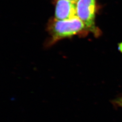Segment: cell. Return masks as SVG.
I'll return each instance as SVG.
<instances>
[{"label":"cell","instance_id":"6da1fadb","mask_svg":"<svg viewBox=\"0 0 122 122\" xmlns=\"http://www.w3.org/2000/svg\"><path fill=\"white\" fill-rule=\"evenodd\" d=\"M86 29L84 22L77 16L67 20H58L55 18L49 20L48 30L51 39L49 44L60 40L78 35Z\"/></svg>","mask_w":122,"mask_h":122},{"label":"cell","instance_id":"7a4b0ae2","mask_svg":"<svg viewBox=\"0 0 122 122\" xmlns=\"http://www.w3.org/2000/svg\"><path fill=\"white\" fill-rule=\"evenodd\" d=\"M96 0H78L76 15L85 24L86 29L94 31L96 12Z\"/></svg>","mask_w":122,"mask_h":122},{"label":"cell","instance_id":"3957f363","mask_svg":"<svg viewBox=\"0 0 122 122\" xmlns=\"http://www.w3.org/2000/svg\"><path fill=\"white\" fill-rule=\"evenodd\" d=\"M55 18L58 20H67L77 16L76 3L69 0H54Z\"/></svg>","mask_w":122,"mask_h":122},{"label":"cell","instance_id":"277c9868","mask_svg":"<svg viewBox=\"0 0 122 122\" xmlns=\"http://www.w3.org/2000/svg\"><path fill=\"white\" fill-rule=\"evenodd\" d=\"M115 103L117 104V105L122 108V97L117 99V100L115 101Z\"/></svg>","mask_w":122,"mask_h":122},{"label":"cell","instance_id":"5b68a950","mask_svg":"<svg viewBox=\"0 0 122 122\" xmlns=\"http://www.w3.org/2000/svg\"><path fill=\"white\" fill-rule=\"evenodd\" d=\"M69 1H72V2H74L75 3H77L78 0H69Z\"/></svg>","mask_w":122,"mask_h":122}]
</instances>
